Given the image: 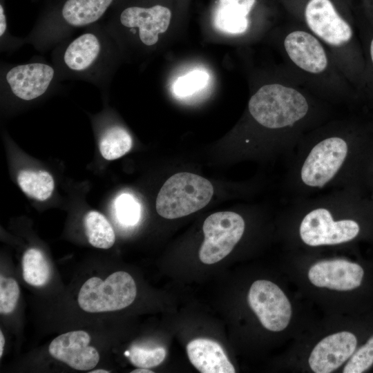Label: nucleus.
Masks as SVG:
<instances>
[{
	"label": "nucleus",
	"mask_w": 373,
	"mask_h": 373,
	"mask_svg": "<svg viewBox=\"0 0 373 373\" xmlns=\"http://www.w3.org/2000/svg\"><path fill=\"white\" fill-rule=\"evenodd\" d=\"M114 208L117 220L124 226H134L140 218V205L131 194L122 193L118 196Z\"/></svg>",
	"instance_id": "nucleus-23"
},
{
	"label": "nucleus",
	"mask_w": 373,
	"mask_h": 373,
	"mask_svg": "<svg viewBox=\"0 0 373 373\" xmlns=\"http://www.w3.org/2000/svg\"><path fill=\"white\" fill-rule=\"evenodd\" d=\"M248 303L262 325L271 332H280L289 325L291 317V303L275 283L258 280L252 283L247 297Z\"/></svg>",
	"instance_id": "nucleus-10"
},
{
	"label": "nucleus",
	"mask_w": 373,
	"mask_h": 373,
	"mask_svg": "<svg viewBox=\"0 0 373 373\" xmlns=\"http://www.w3.org/2000/svg\"><path fill=\"white\" fill-rule=\"evenodd\" d=\"M280 46L285 69L314 95L333 106L358 108L354 88L327 48L307 28L283 30Z\"/></svg>",
	"instance_id": "nucleus-3"
},
{
	"label": "nucleus",
	"mask_w": 373,
	"mask_h": 373,
	"mask_svg": "<svg viewBox=\"0 0 373 373\" xmlns=\"http://www.w3.org/2000/svg\"><path fill=\"white\" fill-rule=\"evenodd\" d=\"M186 352L190 362L202 373L236 372L222 347L213 340L194 339L188 343Z\"/></svg>",
	"instance_id": "nucleus-16"
},
{
	"label": "nucleus",
	"mask_w": 373,
	"mask_h": 373,
	"mask_svg": "<svg viewBox=\"0 0 373 373\" xmlns=\"http://www.w3.org/2000/svg\"><path fill=\"white\" fill-rule=\"evenodd\" d=\"M19 297V287L12 278L0 277V312L8 314L14 311Z\"/></svg>",
	"instance_id": "nucleus-27"
},
{
	"label": "nucleus",
	"mask_w": 373,
	"mask_h": 373,
	"mask_svg": "<svg viewBox=\"0 0 373 373\" xmlns=\"http://www.w3.org/2000/svg\"><path fill=\"white\" fill-rule=\"evenodd\" d=\"M373 116L360 110L334 117L305 134L288 159L285 191L293 199L331 189L371 195Z\"/></svg>",
	"instance_id": "nucleus-1"
},
{
	"label": "nucleus",
	"mask_w": 373,
	"mask_h": 373,
	"mask_svg": "<svg viewBox=\"0 0 373 373\" xmlns=\"http://www.w3.org/2000/svg\"><path fill=\"white\" fill-rule=\"evenodd\" d=\"M245 227L243 217L236 212L210 215L202 226L204 240L199 251L201 262L211 265L226 257L241 240Z\"/></svg>",
	"instance_id": "nucleus-9"
},
{
	"label": "nucleus",
	"mask_w": 373,
	"mask_h": 373,
	"mask_svg": "<svg viewBox=\"0 0 373 373\" xmlns=\"http://www.w3.org/2000/svg\"><path fill=\"white\" fill-rule=\"evenodd\" d=\"M371 196L373 198V175H372V186H371Z\"/></svg>",
	"instance_id": "nucleus-33"
},
{
	"label": "nucleus",
	"mask_w": 373,
	"mask_h": 373,
	"mask_svg": "<svg viewBox=\"0 0 373 373\" xmlns=\"http://www.w3.org/2000/svg\"><path fill=\"white\" fill-rule=\"evenodd\" d=\"M23 277L29 285L41 287L50 277L49 264L44 254L35 248L28 249L23 256Z\"/></svg>",
	"instance_id": "nucleus-22"
},
{
	"label": "nucleus",
	"mask_w": 373,
	"mask_h": 373,
	"mask_svg": "<svg viewBox=\"0 0 373 373\" xmlns=\"http://www.w3.org/2000/svg\"><path fill=\"white\" fill-rule=\"evenodd\" d=\"M111 55V35L95 24L59 48L55 64L59 73L101 84L108 79Z\"/></svg>",
	"instance_id": "nucleus-5"
},
{
	"label": "nucleus",
	"mask_w": 373,
	"mask_h": 373,
	"mask_svg": "<svg viewBox=\"0 0 373 373\" xmlns=\"http://www.w3.org/2000/svg\"><path fill=\"white\" fill-rule=\"evenodd\" d=\"M131 363L137 367L151 368L160 365L166 356L164 347L145 349L138 346H133L125 352Z\"/></svg>",
	"instance_id": "nucleus-25"
},
{
	"label": "nucleus",
	"mask_w": 373,
	"mask_h": 373,
	"mask_svg": "<svg viewBox=\"0 0 373 373\" xmlns=\"http://www.w3.org/2000/svg\"><path fill=\"white\" fill-rule=\"evenodd\" d=\"M171 18V10L162 5L152 6H130L124 8L118 14V26L136 35L145 46L155 45L159 35L166 31Z\"/></svg>",
	"instance_id": "nucleus-12"
},
{
	"label": "nucleus",
	"mask_w": 373,
	"mask_h": 373,
	"mask_svg": "<svg viewBox=\"0 0 373 373\" xmlns=\"http://www.w3.org/2000/svg\"><path fill=\"white\" fill-rule=\"evenodd\" d=\"M21 190L28 196L39 201L50 198L54 189V180L47 171L23 170L17 176Z\"/></svg>",
	"instance_id": "nucleus-21"
},
{
	"label": "nucleus",
	"mask_w": 373,
	"mask_h": 373,
	"mask_svg": "<svg viewBox=\"0 0 373 373\" xmlns=\"http://www.w3.org/2000/svg\"><path fill=\"white\" fill-rule=\"evenodd\" d=\"M373 364V336L354 353L343 368V373H361Z\"/></svg>",
	"instance_id": "nucleus-26"
},
{
	"label": "nucleus",
	"mask_w": 373,
	"mask_h": 373,
	"mask_svg": "<svg viewBox=\"0 0 373 373\" xmlns=\"http://www.w3.org/2000/svg\"><path fill=\"white\" fill-rule=\"evenodd\" d=\"M153 373L152 370H148L146 368H141L138 367L137 369H135L133 371H131V373Z\"/></svg>",
	"instance_id": "nucleus-31"
},
{
	"label": "nucleus",
	"mask_w": 373,
	"mask_h": 373,
	"mask_svg": "<svg viewBox=\"0 0 373 373\" xmlns=\"http://www.w3.org/2000/svg\"><path fill=\"white\" fill-rule=\"evenodd\" d=\"M5 344V338L1 330H0V357L2 356L3 347Z\"/></svg>",
	"instance_id": "nucleus-30"
},
{
	"label": "nucleus",
	"mask_w": 373,
	"mask_h": 373,
	"mask_svg": "<svg viewBox=\"0 0 373 373\" xmlns=\"http://www.w3.org/2000/svg\"><path fill=\"white\" fill-rule=\"evenodd\" d=\"M256 0H218L213 14L215 28L227 34L242 35L249 28V15Z\"/></svg>",
	"instance_id": "nucleus-17"
},
{
	"label": "nucleus",
	"mask_w": 373,
	"mask_h": 373,
	"mask_svg": "<svg viewBox=\"0 0 373 373\" xmlns=\"http://www.w3.org/2000/svg\"><path fill=\"white\" fill-rule=\"evenodd\" d=\"M357 345L356 336L347 331L330 334L314 347L308 363L315 373H329L338 369L354 354Z\"/></svg>",
	"instance_id": "nucleus-15"
},
{
	"label": "nucleus",
	"mask_w": 373,
	"mask_h": 373,
	"mask_svg": "<svg viewBox=\"0 0 373 373\" xmlns=\"http://www.w3.org/2000/svg\"><path fill=\"white\" fill-rule=\"evenodd\" d=\"M56 69L44 62H30L9 68L3 75L1 87L15 97L32 101L44 95L52 86Z\"/></svg>",
	"instance_id": "nucleus-11"
},
{
	"label": "nucleus",
	"mask_w": 373,
	"mask_h": 373,
	"mask_svg": "<svg viewBox=\"0 0 373 373\" xmlns=\"http://www.w3.org/2000/svg\"><path fill=\"white\" fill-rule=\"evenodd\" d=\"M364 276L357 263L344 259L325 260L313 265L308 271L312 284L338 291H350L358 287Z\"/></svg>",
	"instance_id": "nucleus-14"
},
{
	"label": "nucleus",
	"mask_w": 373,
	"mask_h": 373,
	"mask_svg": "<svg viewBox=\"0 0 373 373\" xmlns=\"http://www.w3.org/2000/svg\"><path fill=\"white\" fill-rule=\"evenodd\" d=\"M209 74L202 70H194L177 79L173 86L174 94L179 97L189 96L203 88L208 83Z\"/></svg>",
	"instance_id": "nucleus-24"
},
{
	"label": "nucleus",
	"mask_w": 373,
	"mask_h": 373,
	"mask_svg": "<svg viewBox=\"0 0 373 373\" xmlns=\"http://www.w3.org/2000/svg\"><path fill=\"white\" fill-rule=\"evenodd\" d=\"M213 194V187L208 180L191 173H178L170 177L160 190L156 211L166 219L181 218L204 207Z\"/></svg>",
	"instance_id": "nucleus-7"
},
{
	"label": "nucleus",
	"mask_w": 373,
	"mask_h": 373,
	"mask_svg": "<svg viewBox=\"0 0 373 373\" xmlns=\"http://www.w3.org/2000/svg\"><path fill=\"white\" fill-rule=\"evenodd\" d=\"M132 146V138L122 126L113 125L102 133L99 143V151L107 160H113L125 155Z\"/></svg>",
	"instance_id": "nucleus-19"
},
{
	"label": "nucleus",
	"mask_w": 373,
	"mask_h": 373,
	"mask_svg": "<svg viewBox=\"0 0 373 373\" xmlns=\"http://www.w3.org/2000/svg\"><path fill=\"white\" fill-rule=\"evenodd\" d=\"M115 0H63L47 11L28 37L39 50L62 42L78 28L94 26Z\"/></svg>",
	"instance_id": "nucleus-6"
},
{
	"label": "nucleus",
	"mask_w": 373,
	"mask_h": 373,
	"mask_svg": "<svg viewBox=\"0 0 373 373\" xmlns=\"http://www.w3.org/2000/svg\"><path fill=\"white\" fill-rule=\"evenodd\" d=\"M89 372L90 373H108L110 372L108 371V370H106L98 369V370H92V371H90Z\"/></svg>",
	"instance_id": "nucleus-32"
},
{
	"label": "nucleus",
	"mask_w": 373,
	"mask_h": 373,
	"mask_svg": "<svg viewBox=\"0 0 373 373\" xmlns=\"http://www.w3.org/2000/svg\"><path fill=\"white\" fill-rule=\"evenodd\" d=\"M290 204L286 215L296 238L310 247L350 242L361 235L367 222H373V198L356 189L295 198Z\"/></svg>",
	"instance_id": "nucleus-2"
},
{
	"label": "nucleus",
	"mask_w": 373,
	"mask_h": 373,
	"mask_svg": "<svg viewBox=\"0 0 373 373\" xmlns=\"http://www.w3.org/2000/svg\"><path fill=\"white\" fill-rule=\"evenodd\" d=\"M8 19L5 8L2 2L0 3V37L1 43L4 40L6 34L8 32Z\"/></svg>",
	"instance_id": "nucleus-28"
},
{
	"label": "nucleus",
	"mask_w": 373,
	"mask_h": 373,
	"mask_svg": "<svg viewBox=\"0 0 373 373\" xmlns=\"http://www.w3.org/2000/svg\"><path fill=\"white\" fill-rule=\"evenodd\" d=\"M303 19V26L325 45L353 86L359 104L365 61L356 22L339 13L332 0H308Z\"/></svg>",
	"instance_id": "nucleus-4"
},
{
	"label": "nucleus",
	"mask_w": 373,
	"mask_h": 373,
	"mask_svg": "<svg viewBox=\"0 0 373 373\" xmlns=\"http://www.w3.org/2000/svg\"><path fill=\"white\" fill-rule=\"evenodd\" d=\"M363 18L373 25V0L365 1V14Z\"/></svg>",
	"instance_id": "nucleus-29"
},
{
	"label": "nucleus",
	"mask_w": 373,
	"mask_h": 373,
	"mask_svg": "<svg viewBox=\"0 0 373 373\" xmlns=\"http://www.w3.org/2000/svg\"><path fill=\"white\" fill-rule=\"evenodd\" d=\"M84 226L88 240L93 247L106 249L115 243L114 230L106 218L99 212L91 211L87 213Z\"/></svg>",
	"instance_id": "nucleus-20"
},
{
	"label": "nucleus",
	"mask_w": 373,
	"mask_h": 373,
	"mask_svg": "<svg viewBox=\"0 0 373 373\" xmlns=\"http://www.w3.org/2000/svg\"><path fill=\"white\" fill-rule=\"evenodd\" d=\"M356 23L365 61L363 87L359 107L373 116V25L363 17L360 18Z\"/></svg>",
	"instance_id": "nucleus-18"
},
{
	"label": "nucleus",
	"mask_w": 373,
	"mask_h": 373,
	"mask_svg": "<svg viewBox=\"0 0 373 373\" xmlns=\"http://www.w3.org/2000/svg\"><path fill=\"white\" fill-rule=\"evenodd\" d=\"M90 337L83 330L71 331L54 338L48 347L50 354L77 370H90L99 361L97 350L89 345Z\"/></svg>",
	"instance_id": "nucleus-13"
},
{
	"label": "nucleus",
	"mask_w": 373,
	"mask_h": 373,
	"mask_svg": "<svg viewBox=\"0 0 373 373\" xmlns=\"http://www.w3.org/2000/svg\"><path fill=\"white\" fill-rule=\"evenodd\" d=\"M136 294V285L132 276L118 271L104 280L98 277L88 279L79 290L78 303L87 312H112L130 305Z\"/></svg>",
	"instance_id": "nucleus-8"
}]
</instances>
